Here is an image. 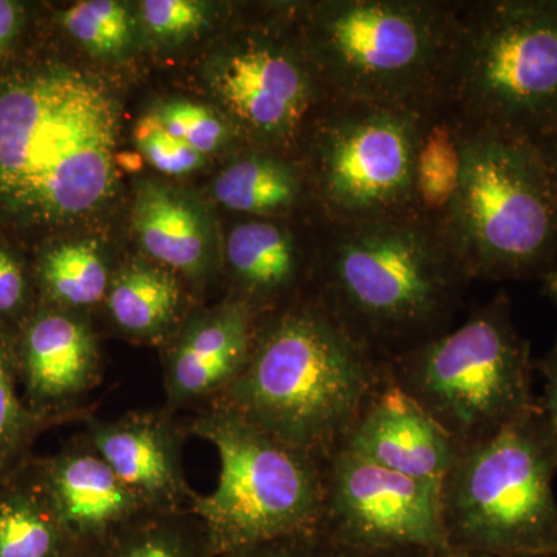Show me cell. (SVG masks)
<instances>
[{"instance_id": "obj_1", "label": "cell", "mask_w": 557, "mask_h": 557, "mask_svg": "<svg viewBox=\"0 0 557 557\" xmlns=\"http://www.w3.org/2000/svg\"><path fill=\"white\" fill-rule=\"evenodd\" d=\"M121 110L100 79L69 65L0 84V209L35 223L86 218L119 185Z\"/></svg>"}, {"instance_id": "obj_2", "label": "cell", "mask_w": 557, "mask_h": 557, "mask_svg": "<svg viewBox=\"0 0 557 557\" xmlns=\"http://www.w3.org/2000/svg\"><path fill=\"white\" fill-rule=\"evenodd\" d=\"M472 282L442 222L417 212L321 225L311 295L391 361L453 329Z\"/></svg>"}, {"instance_id": "obj_3", "label": "cell", "mask_w": 557, "mask_h": 557, "mask_svg": "<svg viewBox=\"0 0 557 557\" xmlns=\"http://www.w3.org/2000/svg\"><path fill=\"white\" fill-rule=\"evenodd\" d=\"M391 380L388 361L355 338L313 295L263 314L223 405L325 461Z\"/></svg>"}, {"instance_id": "obj_4", "label": "cell", "mask_w": 557, "mask_h": 557, "mask_svg": "<svg viewBox=\"0 0 557 557\" xmlns=\"http://www.w3.org/2000/svg\"><path fill=\"white\" fill-rule=\"evenodd\" d=\"M450 0H327L300 7L311 60L339 100L437 108L460 32Z\"/></svg>"}, {"instance_id": "obj_5", "label": "cell", "mask_w": 557, "mask_h": 557, "mask_svg": "<svg viewBox=\"0 0 557 557\" xmlns=\"http://www.w3.org/2000/svg\"><path fill=\"white\" fill-rule=\"evenodd\" d=\"M531 343L497 293L456 329L388 361L392 383L460 448L487 442L536 410Z\"/></svg>"}, {"instance_id": "obj_6", "label": "cell", "mask_w": 557, "mask_h": 557, "mask_svg": "<svg viewBox=\"0 0 557 557\" xmlns=\"http://www.w3.org/2000/svg\"><path fill=\"white\" fill-rule=\"evenodd\" d=\"M461 126L542 145L557 131V0H472L445 102Z\"/></svg>"}, {"instance_id": "obj_7", "label": "cell", "mask_w": 557, "mask_h": 557, "mask_svg": "<svg viewBox=\"0 0 557 557\" xmlns=\"http://www.w3.org/2000/svg\"><path fill=\"white\" fill-rule=\"evenodd\" d=\"M460 129L463 177L440 220L450 244L472 281H542L557 270V190L541 149Z\"/></svg>"}, {"instance_id": "obj_8", "label": "cell", "mask_w": 557, "mask_h": 557, "mask_svg": "<svg viewBox=\"0 0 557 557\" xmlns=\"http://www.w3.org/2000/svg\"><path fill=\"white\" fill-rule=\"evenodd\" d=\"M536 410L479 445L460 448L440 483L449 552L545 557L557 552V469Z\"/></svg>"}, {"instance_id": "obj_9", "label": "cell", "mask_w": 557, "mask_h": 557, "mask_svg": "<svg viewBox=\"0 0 557 557\" xmlns=\"http://www.w3.org/2000/svg\"><path fill=\"white\" fill-rule=\"evenodd\" d=\"M437 108L336 98L296 153L319 223L351 225L417 214L416 153Z\"/></svg>"}, {"instance_id": "obj_10", "label": "cell", "mask_w": 557, "mask_h": 557, "mask_svg": "<svg viewBox=\"0 0 557 557\" xmlns=\"http://www.w3.org/2000/svg\"><path fill=\"white\" fill-rule=\"evenodd\" d=\"M194 432L215 448L218 486L193 507L225 553L274 539L314 536L324 497V461L271 437L226 405Z\"/></svg>"}, {"instance_id": "obj_11", "label": "cell", "mask_w": 557, "mask_h": 557, "mask_svg": "<svg viewBox=\"0 0 557 557\" xmlns=\"http://www.w3.org/2000/svg\"><path fill=\"white\" fill-rule=\"evenodd\" d=\"M251 33L211 65V91L255 148L296 156L318 116L336 100L311 60L302 33Z\"/></svg>"}, {"instance_id": "obj_12", "label": "cell", "mask_w": 557, "mask_h": 557, "mask_svg": "<svg viewBox=\"0 0 557 557\" xmlns=\"http://www.w3.org/2000/svg\"><path fill=\"white\" fill-rule=\"evenodd\" d=\"M318 536L341 547L449 552L440 485L388 471L346 448L324 461Z\"/></svg>"}, {"instance_id": "obj_13", "label": "cell", "mask_w": 557, "mask_h": 557, "mask_svg": "<svg viewBox=\"0 0 557 557\" xmlns=\"http://www.w3.org/2000/svg\"><path fill=\"white\" fill-rule=\"evenodd\" d=\"M343 448L388 471L442 483L460 446L391 380L380 388Z\"/></svg>"}, {"instance_id": "obj_14", "label": "cell", "mask_w": 557, "mask_h": 557, "mask_svg": "<svg viewBox=\"0 0 557 557\" xmlns=\"http://www.w3.org/2000/svg\"><path fill=\"white\" fill-rule=\"evenodd\" d=\"M225 256L240 289L237 300L258 318L306 298L299 292L306 282L313 289L318 256L304 251L287 219L242 220L226 237Z\"/></svg>"}, {"instance_id": "obj_15", "label": "cell", "mask_w": 557, "mask_h": 557, "mask_svg": "<svg viewBox=\"0 0 557 557\" xmlns=\"http://www.w3.org/2000/svg\"><path fill=\"white\" fill-rule=\"evenodd\" d=\"M258 317L233 299L209 311L180 336L166 366L171 403L193 401L225 392L251 354Z\"/></svg>"}, {"instance_id": "obj_16", "label": "cell", "mask_w": 557, "mask_h": 557, "mask_svg": "<svg viewBox=\"0 0 557 557\" xmlns=\"http://www.w3.org/2000/svg\"><path fill=\"white\" fill-rule=\"evenodd\" d=\"M36 471L70 536L102 533L148 508L90 445L51 458Z\"/></svg>"}, {"instance_id": "obj_17", "label": "cell", "mask_w": 557, "mask_h": 557, "mask_svg": "<svg viewBox=\"0 0 557 557\" xmlns=\"http://www.w3.org/2000/svg\"><path fill=\"white\" fill-rule=\"evenodd\" d=\"M89 445L148 508L175 507L188 493L177 443L159 418L135 416L97 423Z\"/></svg>"}, {"instance_id": "obj_18", "label": "cell", "mask_w": 557, "mask_h": 557, "mask_svg": "<svg viewBox=\"0 0 557 557\" xmlns=\"http://www.w3.org/2000/svg\"><path fill=\"white\" fill-rule=\"evenodd\" d=\"M97 368L94 336L78 319L50 311L25 333L20 372L33 409L76 397L90 386Z\"/></svg>"}, {"instance_id": "obj_19", "label": "cell", "mask_w": 557, "mask_h": 557, "mask_svg": "<svg viewBox=\"0 0 557 557\" xmlns=\"http://www.w3.org/2000/svg\"><path fill=\"white\" fill-rule=\"evenodd\" d=\"M212 190L222 207L247 218L288 219L302 207L313 208L298 157L255 146L226 164Z\"/></svg>"}, {"instance_id": "obj_20", "label": "cell", "mask_w": 557, "mask_h": 557, "mask_svg": "<svg viewBox=\"0 0 557 557\" xmlns=\"http://www.w3.org/2000/svg\"><path fill=\"white\" fill-rule=\"evenodd\" d=\"M134 228L150 258L183 273L203 270L207 225L196 205L177 190L143 183L135 199Z\"/></svg>"}, {"instance_id": "obj_21", "label": "cell", "mask_w": 557, "mask_h": 557, "mask_svg": "<svg viewBox=\"0 0 557 557\" xmlns=\"http://www.w3.org/2000/svg\"><path fill=\"white\" fill-rule=\"evenodd\" d=\"M67 536L36 468L0 479V557H58Z\"/></svg>"}, {"instance_id": "obj_22", "label": "cell", "mask_w": 557, "mask_h": 557, "mask_svg": "<svg viewBox=\"0 0 557 557\" xmlns=\"http://www.w3.org/2000/svg\"><path fill=\"white\" fill-rule=\"evenodd\" d=\"M463 177L461 129L445 104L432 110L421 134L413 166L417 211L428 219L448 215Z\"/></svg>"}, {"instance_id": "obj_23", "label": "cell", "mask_w": 557, "mask_h": 557, "mask_svg": "<svg viewBox=\"0 0 557 557\" xmlns=\"http://www.w3.org/2000/svg\"><path fill=\"white\" fill-rule=\"evenodd\" d=\"M106 299L121 329L134 335H156L177 317L180 287L170 271L132 265L112 278Z\"/></svg>"}, {"instance_id": "obj_24", "label": "cell", "mask_w": 557, "mask_h": 557, "mask_svg": "<svg viewBox=\"0 0 557 557\" xmlns=\"http://www.w3.org/2000/svg\"><path fill=\"white\" fill-rule=\"evenodd\" d=\"M40 276L50 298L69 307H90L108 296L110 277L100 248L90 240L70 242L44 258Z\"/></svg>"}, {"instance_id": "obj_25", "label": "cell", "mask_w": 557, "mask_h": 557, "mask_svg": "<svg viewBox=\"0 0 557 557\" xmlns=\"http://www.w3.org/2000/svg\"><path fill=\"white\" fill-rule=\"evenodd\" d=\"M62 24L95 57H119L131 46L129 9L115 0H87L61 14Z\"/></svg>"}, {"instance_id": "obj_26", "label": "cell", "mask_w": 557, "mask_h": 557, "mask_svg": "<svg viewBox=\"0 0 557 557\" xmlns=\"http://www.w3.org/2000/svg\"><path fill=\"white\" fill-rule=\"evenodd\" d=\"M22 391L20 362L0 343V479L20 460L38 421Z\"/></svg>"}, {"instance_id": "obj_27", "label": "cell", "mask_w": 557, "mask_h": 557, "mask_svg": "<svg viewBox=\"0 0 557 557\" xmlns=\"http://www.w3.org/2000/svg\"><path fill=\"white\" fill-rule=\"evenodd\" d=\"M153 113L172 135L203 157L225 148L233 135L240 137L228 119H222L215 110L197 102L171 101Z\"/></svg>"}, {"instance_id": "obj_28", "label": "cell", "mask_w": 557, "mask_h": 557, "mask_svg": "<svg viewBox=\"0 0 557 557\" xmlns=\"http://www.w3.org/2000/svg\"><path fill=\"white\" fill-rule=\"evenodd\" d=\"M134 139L143 157L163 174L186 175L203 164L205 157L172 135L153 112L135 124Z\"/></svg>"}, {"instance_id": "obj_29", "label": "cell", "mask_w": 557, "mask_h": 557, "mask_svg": "<svg viewBox=\"0 0 557 557\" xmlns=\"http://www.w3.org/2000/svg\"><path fill=\"white\" fill-rule=\"evenodd\" d=\"M139 16L150 35L163 40L188 38L203 27L208 5L196 0H145Z\"/></svg>"}, {"instance_id": "obj_30", "label": "cell", "mask_w": 557, "mask_h": 557, "mask_svg": "<svg viewBox=\"0 0 557 557\" xmlns=\"http://www.w3.org/2000/svg\"><path fill=\"white\" fill-rule=\"evenodd\" d=\"M544 387L536 398V424L542 443L557 469V335L544 357L534 362Z\"/></svg>"}, {"instance_id": "obj_31", "label": "cell", "mask_w": 557, "mask_h": 557, "mask_svg": "<svg viewBox=\"0 0 557 557\" xmlns=\"http://www.w3.org/2000/svg\"><path fill=\"white\" fill-rule=\"evenodd\" d=\"M319 536H293L274 539L252 547L228 553L231 557H319Z\"/></svg>"}, {"instance_id": "obj_32", "label": "cell", "mask_w": 557, "mask_h": 557, "mask_svg": "<svg viewBox=\"0 0 557 557\" xmlns=\"http://www.w3.org/2000/svg\"><path fill=\"white\" fill-rule=\"evenodd\" d=\"M25 296V278L16 260L0 249V314H9L21 306Z\"/></svg>"}, {"instance_id": "obj_33", "label": "cell", "mask_w": 557, "mask_h": 557, "mask_svg": "<svg viewBox=\"0 0 557 557\" xmlns=\"http://www.w3.org/2000/svg\"><path fill=\"white\" fill-rule=\"evenodd\" d=\"M120 557H183V555L175 539L157 525L143 531Z\"/></svg>"}, {"instance_id": "obj_34", "label": "cell", "mask_w": 557, "mask_h": 557, "mask_svg": "<svg viewBox=\"0 0 557 557\" xmlns=\"http://www.w3.org/2000/svg\"><path fill=\"white\" fill-rule=\"evenodd\" d=\"M321 541V553L319 557H440L434 553L420 552V549H362L341 547V545L329 544Z\"/></svg>"}, {"instance_id": "obj_35", "label": "cell", "mask_w": 557, "mask_h": 557, "mask_svg": "<svg viewBox=\"0 0 557 557\" xmlns=\"http://www.w3.org/2000/svg\"><path fill=\"white\" fill-rule=\"evenodd\" d=\"M21 13L16 3L0 0V53L9 47L20 28Z\"/></svg>"}, {"instance_id": "obj_36", "label": "cell", "mask_w": 557, "mask_h": 557, "mask_svg": "<svg viewBox=\"0 0 557 557\" xmlns=\"http://www.w3.org/2000/svg\"><path fill=\"white\" fill-rule=\"evenodd\" d=\"M539 149L547 163L549 175H552L557 190V131L553 132L542 145H539Z\"/></svg>"}, {"instance_id": "obj_37", "label": "cell", "mask_w": 557, "mask_h": 557, "mask_svg": "<svg viewBox=\"0 0 557 557\" xmlns=\"http://www.w3.org/2000/svg\"><path fill=\"white\" fill-rule=\"evenodd\" d=\"M541 293L553 306L557 307V270L541 281Z\"/></svg>"}, {"instance_id": "obj_38", "label": "cell", "mask_w": 557, "mask_h": 557, "mask_svg": "<svg viewBox=\"0 0 557 557\" xmlns=\"http://www.w3.org/2000/svg\"><path fill=\"white\" fill-rule=\"evenodd\" d=\"M440 557H507V556H493V555H482V553H456L448 552L445 555Z\"/></svg>"}, {"instance_id": "obj_39", "label": "cell", "mask_w": 557, "mask_h": 557, "mask_svg": "<svg viewBox=\"0 0 557 557\" xmlns=\"http://www.w3.org/2000/svg\"><path fill=\"white\" fill-rule=\"evenodd\" d=\"M545 557H557V552L553 553V555L545 556Z\"/></svg>"}]
</instances>
